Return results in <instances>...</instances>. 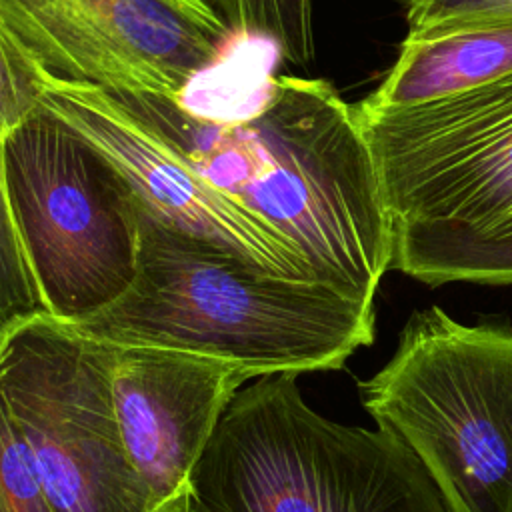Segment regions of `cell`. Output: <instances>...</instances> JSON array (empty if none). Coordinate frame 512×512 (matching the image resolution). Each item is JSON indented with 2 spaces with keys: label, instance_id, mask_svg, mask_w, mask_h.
Segmentation results:
<instances>
[{
  "label": "cell",
  "instance_id": "obj_13",
  "mask_svg": "<svg viewBox=\"0 0 512 512\" xmlns=\"http://www.w3.org/2000/svg\"><path fill=\"white\" fill-rule=\"evenodd\" d=\"M234 34L270 40L294 66L314 60L312 0H212Z\"/></svg>",
  "mask_w": 512,
  "mask_h": 512
},
{
  "label": "cell",
  "instance_id": "obj_7",
  "mask_svg": "<svg viewBox=\"0 0 512 512\" xmlns=\"http://www.w3.org/2000/svg\"><path fill=\"white\" fill-rule=\"evenodd\" d=\"M354 112L396 224L486 234L512 218V74L408 108Z\"/></svg>",
  "mask_w": 512,
  "mask_h": 512
},
{
  "label": "cell",
  "instance_id": "obj_5",
  "mask_svg": "<svg viewBox=\"0 0 512 512\" xmlns=\"http://www.w3.org/2000/svg\"><path fill=\"white\" fill-rule=\"evenodd\" d=\"M12 220L46 314L76 322L134 282L140 204L92 146L40 108L2 140Z\"/></svg>",
  "mask_w": 512,
  "mask_h": 512
},
{
  "label": "cell",
  "instance_id": "obj_18",
  "mask_svg": "<svg viewBox=\"0 0 512 512\" xmlns=\"http://www.w3.org/2000/svg\"><path fill=\"white\" fill-rule=\"evenodd\" d=\"M504 230H512V218H510L504 226H500V228H496V230H492V232H504ZM486 234H490V232H486Z\"/></svg>",
  "mask_w": 512,
  "mask_h": 512
},
{
  "label": "cell",
  "instance_id": "obj_3",
  "mask_svg": "<svg viewBox=\"0 0 512 512\" xmlns=\"http://www.w3.org/2000/svg\"><path fill=\"white\" fill-rule=\"evenodd\" d=\"M190 512H448L414 452L386 428L334 422L298 374L244 384L190 480Z\"/></svg>",
  "mask_w": 512,
  "mask_h": 512
},
{
  "label": "cell",
  "instance_id": "obj_8",
  "mask_svg": "<svg viewBox=\"0 0 512 512\" xmlns=\"http://www.w3.org/2000/svg\"><path fill=\"white\" fill-rule=\"evenodd\" d=\"M0 22L54 78L172 100L234 38L212 0H0Z\"/></svg>",
  "mask_w": 512,
  "mask_h": 512
},
{
  "label": "cell",
  "instance_id": "obj_10",
  "mask_svg": "<svg viewBox=\"0 0 512 512\" xmlns=\"http://www.w3.org/2000/svg\"><path fill=\"white\" fill-rule=\"evenodd\" d=\"M254 374L222 358L112 344L110 384L124 446L164 512H190V480L222 414Z\"/></svg>",
  "mask_w": 512,
  "mask_h": 512
},
{
  "label": "cell",
  "instance_id": "obj_15",
  "mask_svg": "<svg viewBox=\"0 0 512 512\" xmlns=\"http://www.w3.org/2000/svg\"><path fill=\"white\" fill-rule=\"evenodd\" d=\"M42 96L38 64L0 22V140L40 112Z\"/></svg>",
  "mask_w": 512,
  "mask_h": 512
},
{
  "label": "cell",
  "instance_id": "obj_1",
  "mask_svg": "<svg viewBox=\"0 0 512 512\" xmlns=\"http://www.w3.org/2000/svg\"><path fill=\"white\" fill-rule=\"evenodd\" d=\"M114 92L194 172L292 242L322 282L374 304L396 222L354 106L330 82L268 76L238 118Z\"/></svg>",
  "mask_w": 512,
  "mask_h": 512
},
{
  "label": "cell",
  "instance_id": "obj_14",
  "mask_svg": "<svg viewBox=\"0 0 512 512\" xmlns=\"http://www.w3.org/2000/svg\"><path fill=\"white\" fill-rule=\"evenodd\" d=\"M38 314H46V308L12 220L0 140V338Z\"/></svg>",
  "mask_w": 512,
  "mask_h": 512
},
{
  "label": "cell",
  "instance_id": "obj_2",
  "mask_svg": "<svg viewBox=\"0 0 512 512\" xmlns=\"http://www.w3.org/2000/svg\"><path fill=\"white\" fill-rule=\"evenodd\" d=\"M70 326L118 346L222 358L258 378L340 370L374 342L376 316L374 304L324 282L266 272L140 208L134 282L112 304Z\"/></svg>",
  "mask_w": 512,
  "mask_h": 512
},
{
  "label": "cell",
  "instance_id": "obj_6",
  "mask_svg": "<svg viewBox=\"0 0 512 512\" xmlns=\"http://www.w3.org/2000/svg\"><path fill=\"white\" fill-rule=\"evenodd\" d=\"M110 364V342L38 314L0 338V394L58 512H164L124 446Z\"/></svg>",
  "mask_w": 512,
  "mask_h": 512
},
{
  "label": "cell",
  "instance_id": "obj_9",
  "mask_svg": "<svg viewBox=\"0 0 512 512\" xmlns=\"http://www.w3.org/2000/svg\"><path fill=\"white\" fill-rule=\"evenodd\" d=\"M40 72L42 110L120 172L144 214L276 276L322 282L292 242L194 172L114 90Z\"/></svg>",
  "mask_w": 512,
  "mask_h": 512
},
{
  "label": "cell",
  "instance_id": "obj_11",
  "mask_svg": "<svg viewBox=\"0 0 512 512\" xmlns=\"http://www.w3.org/2000/svg\"><path fill=\"white\" fill-rule=\"evenodd\" d=\"M512 74V24H466L408 32L384 80L360 112L408 108Z\"/></svg>",
  "mask_w": 512,
  "mask_h": 512
},
{
  "label": "cell",
  "instance_id": "obj_4",
  "mask_svg": "<svg viewBox=\"0 0 512 512\" xmlns=\"http://www.w3.org/2000/svg\"><path fill=\"white\" fill-rule=\"evenodd\" d=\"M358 396L414 452L448 512H512V326L416 310Z\"/></svg>",
  "mask_w": 512,
  "mask_h": 512
},
{
  "label": "cell",
  "instance_id": "obj_12",
  "mask_svg": "<svg viewBox=\"0 0 512 512\" xmlns=\"http://www.w3.org/2000/svg\"><path fill=\"white\" fill-rule=\"evenodd\" d=\"M394 270L424 284H512V230L470 234L396 224Z\"/></svg>",
  "mask_w": 512,
  "mask_h": 512
},
{
  "label": "cell",
  "instance_id": "obj_17",
  "mask_svg": "<svg viewBox=\"0 0 512 512\" xmlns=\"http://www.w3.org/2000/svg\"><path fill=\"white\" fill-rule=\"evenodd\" d=\"M408 32L466 26L512 24V0H408Z\"/></svg>",
  "mask_w": 512,
  "mask_h": 512
},
{
  "label": "cell",
  "instance_id": "obj_16",
  "mask_svg": "<svg viewBox=\"0 0 512 512\" xmlns=\"http://www.w3.org/2000/svg\"><path fill=\"white\" fill-rule=\"evenodd\" d=\"M0 512H58L36 478L0 394Z\"/></svg>",
  "mask_w": 512,
  "mask_h": 512
}]
</instances>
